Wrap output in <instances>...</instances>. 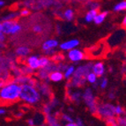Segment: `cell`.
<instances>
[{
  "instance_id": "484cf974",
  "label": "cell",
  "mask_w": 126,
  "mask_h": 126,
  "mask_svg": "<svg viewBox=\"0 0 126 126\" xmlns=\"http://www.w3.org/2000/svg\"><path fill=\"white\" fill-rule=\"evenodd\" d=\"M38 61H39V68H43L45 65H47L49 63V58L44 56V57H41L40 59H38Z\"/></svg>"
},
{
  "instance_id": "d4e9b609",
  "label": "cell",
  "mask_w": 126,
  "mask_h": 126,
  "mask_svg": "<svg viewBox=\"0 0 126 126\" xmlns=\"http://www.w3.org/2000/svg\"><path fill=\"white\" fill-rule=\"evenodd\" d=\"M125 8H126V2L125 0H124V1L118 3V4H116L114 6V11L115 12H122V11L125 10Z\"/></svg>"
},
{
  "instance_id": "836d02e7",
  "label": "cell",
  "mask_w": 126,
  "mask_h": 126,
  "mask_svg": "<svg viewBox=\"0 0 126 126\" xmlns=\"http://www.w3.org/2000/svg\"><path fill=\"white\" fill-rule=\"evenodd\" d=\"M5 34L3 33V31H2V24L0 23V42H4V41H5Z\"/></svg>"
},
{
  "instance_id": "9c48e42d",
  "label": "cell",
  "mask_w": 126,
  "mask_h": 126,
  "mask_svg": "<svg viewBox=\"0 0 126 126\" xmlns=\"http://www.w3.org/2000/svg\"><path fill=\"white\" fill-rule=\"evenodd\" d=\"M79 44V41L78 40H71L68 41V42H65L63 43H62L60 45V48L62 49H64V50H67V49H72L74 47L78 46Z\"/></svg>"
},
{
  "instance_id": "ba28073f",
  "label": "cell",
  "mask_w": 126,
  "mask_h": 126,
  "mask_svg": "<svg viewBox=\"0 0 126 126\" xmlns=\"http://www.w3.org/2000/svg\"><path fill=\"white\" fill-rule=\"evenodd\" d=\"M18 21L16 19H13V20H6L3 21L2 24V31L4 34H10L11 31L13 29V27H14V25L17 23Z\"/></svg>"
},
{
  "instance_id": "f1b7e54d",
  "label": "cell",
  "mask_w": 126,
  "mask_h": 126,
  "mask_svg": "<svg viewBox=\"0 0 126 126\" xmlns=\"http://www.w3.org/2000/svg\"><path fill=\"white\" fill-rule=\"evenodd\" d=\"M42 52H43V54H44L46 57H51L52 55H54L57 51L55 50V49H53V48H48V49H44V50H42Z\"/></svg>"
},
{
  "instance_id": "277c9868",
  "label": "cell",
  "mask_w": 126,
  "mask_h": 126,
  "mask_svg": "<svg viewBox=\"0 0 126 126\" xmlns=\"http://www.w3.org/2000/svg\"><path fill=\"white\" fill-rule=\"evenodd\" d=\"M116 111H115V106L109 103H102L99 102L97 106V110L93 116L101 120H104L107 117L115 116Z\"/></svg>"
},
{
  "instance_id": "7402d4cb",
  "label": "cell",
  "mask_w": 126,
  "mask_h": 126,
  "mask_svg": "<svg viewBox=\"0 0 126 126\" xmlns=\"http://www.w3.org/2000/svg\"><path fill=\"white\" fill-rule=\"evenodd\" d=\"M45 117H46V123L48 126H61L57 123V120L55 119L54 116H50V114L49 115H46Z\"/></svg>"
},
{
  "instance_id": "e575fe53",
  "label": "cell",
  "mask_w": 126,
  "mask_h": 126,
  "mask_svg": "<svg viewBox=\"0 0 126 126\" xmlns=\"http://www.w3.org/2000/svg\"><path fill=\"white\" fill-rule=\"evenodd\" d=\"M56 33H57L58 35H60V34H62V27L60 24H57V25H56Z\"/></svg>"
},
{
  "instance_id": "3957f363",
  "label": "cell",
  "mask_w": 126,
  "mask_h": 126,
  "mask_svg": "<svg viewBox=\"0 0 126 126\" xmlns=\"http://www.w3.org/2000/svg\"><path fill=\"white\" fill-rule=\"evenodd\" d=\"M20 86L21 91L19 94V98L21 100L27 101L29 104H34L40 101V94L38 93V91L35 88L27 84L20 85Z\"/></svg>"
},
{
  "instance_id": "f35d334b",
  "label": "cell",
  "mask_w": 126,
  "mask_h": 126,
  "mask_svg": "<svg viewBox=\"0 0 126 126\" xmlns=\"http://www.w3.org/2000/svg\"><path fill=\"white\" fill-rule=\"evenodd\" d=\"M122 25H123V29H125V27H126V17H124V19H123V22H122Z\"/></svg>"
},
{
  "instance_id": "d6a6232c",
  "label": "cell",
  "mask_w": 126,
  "mask_h": 126,
  "mask_svg": "<svg viewBox=\"0 0 126 126\" xmlns=\"http://www.w3.org/2000/svg\"><path fill=\"white\" fill-rule=\"evenodd\" d=\"M19 13V16H28V15H30V11L27 8H24Z\"/></svg>"
},
{
  "instance_id": "d590c367",
  "label": "cell",
  "mask_w": 126,
  "mask_h": 126,
  "mask_svg": "<svg viewBox=\"0 0 126 126\" xmlns=\"http://www.w3.org/2000/svg\"><path fill=\"white\" fill-rule=\"evenodd\" d=\"M107 84H108V79L107 78H104L102 79V81H101V88H105L106 86H107Z\"/></svg>"
},
{
  "instance_id": "4fadbf2b",
  "label": "cell",
  "mask_w": 126,
  "mask_h": 126,
  "mask_svg": "<svg viewBox=\"0 0 126 126\" xmlns=\"http://www.w3.org/2000/svg\"><path fill=\"white\" fill-rule=\"evenodd\" d=\"M32 49L29 48H27V47H24V46H21V47H19L15 49L14 53L16 55H18L19 57H26L27 55H28L29 53L32 52Z\"/></svg>"
},
{
  "instance_id": "5bb4252c",
  "label": "cell",
  "mask_w": 126,
  "mask_h": 126,
  "mask_svg": "<svg viewBox=\"0 0 126 126\" xmlns=\"http://www.w3.org/2000/svg\"><path fill=\"white\" fill-rule=\"evenodd\" d=\"M85 6L89 10H99L101 7V4L96 0H88L85 2Z\"/></svg>"
},
{
  "instance_id": "83f0119b",
  "label": "cell",
  "mask_w": 126,
  "mask_h": 126,
  "mask_svg": "<svg viewBox=\"0 0 126 126\" xmlns=\"http://www.w3.org/2000/svg\"><path fill=\"white\" fill-rule=\"evenodd\" d=\"M116 122L118 126H126V122L124 117L122 118L121 116H117V117H116Z\"/></svg>"
},
{
  "instance_id": "ee69618b",
  "label": "cell",
  "mask_w": 126,
  "mask_h": 126,
  "mask_svg": "<svg viewBox=\"0 0 126 126\" xmlns=\"http://www.w3.org/2000/svg\"><path fill=\"white\" fill-rule=\"evenodd\" d=\"M59 1H61V2H67V1H70V0H59Z\"/></svg>"
},
{
  "instance_id": "60d3db41",
  "label": "cell",
  "mask_w": 126,
  "mask_h": 126,
  "mask_svg": "<svg viewBox=\"0 0 126 126\" xmlns=\"http://www.w3.org/2000/svg\"><path fill=\"white\" fill-rule=\"evenodd\" d=\"M65 126H78V125H77V124H73V123H71V124H66Z\"/></svg>"
},
{
  "instance_id": "52a82bcc",
  "label": "cell",
  "mask_w": 126,
  "mask_h": 126,
  "mask_svg": "<svg viewBox=\"0 0 126 126\" xmlns=\"http://www.w3.org/2000/svg\"><path fill=\"white\" fill-rule=\"evenodd\" d=\"M68 57H69L71 61L77 62L82 60V59H85V54L79 49H73V50L70 51L69 54H68Z\"/></svg>"
},
{
  "instance_id": "44dd1931",
  "label": "cell",
  "mask_w": 126,
  "mask_h": 126,
  "mask_svg": "<svg viewBox=\"0 0 126 126\" xmlns=\"http://www.w3.org/2000/svg\"><path fill=\"white\" fill-rule=\"evenodd\" d=\"M20 72H21V75L23 76H33L34 75V70L31 69L30 67L27 66V65H22L20 68Z\"/></svg>"
},
{
  "instance_id": "7a4b0ae2",
  "label": "cell",
  "mask_w": 126,
  "mask_h": 126,
  "mask_svg": "<svg viewBox=\"0 0 126 126\" xmlns=\"http://www.w3.org/2000/svg\"><path fill=\"white\" fill-rule=\"evenodd\" d=\"M109 52V46L107 42L97 43L94 46L85 49V59L106 58Z\"/></svg>"
},
{
  "instance_id": "b9f144b4",
  "label": "cell",
  "mask_w": 126,
  "mask_h": 126,
  "mask_svg": "<svg viewBox=\"0 0 126 126\" xmlns=\"http://www.w3.org/2000/svg\"><path fill=\"white\" fill-rule=\"evenodd\" d=\"M4 4V1H3V0H0V6H3Z\"/></svg>"
},
{
  "instance_id": "8fae6325",
  "label": "cell",
  "mask_w": 126,
  "mask_h": 126,
  "mask_svg": "<svg viewBox=\"0 0 126 126\" xmlns=\"http://www.w3.org/2000/svg\"><path fill=\"white\" fill-rule=\"evenodd\" d=\"M49 58V61L53 62L55 63H58L63 62L65 60V56L63 55V53L62 52H56L54 55H52L51 57H48Z\"/></svg>"
},
{
  "instance_id": "30bf717a",
  "label": "cell",
  "mask_w": 126,
  "mask_h": 126,
  "mask_svg": "<svg viewBox=\"0 0 126 126\" xmlns=\"http://www.w3.org/2000/svg\"><path fill=\"white\" fill-rule=\"evenodd\" d=\"M27 66L30 67L31 69H38L39 68V61H38L37 57H30L27 58L26 64Z\"/></svg>"
},
{
  "instance_id": "4dcf8cb0",
  "label": "cell",
  "mask_w": 126,
  "mask_h": 126,
  "mask_svg": "<svg viewBox=\"0 0 126 126\" xmlns=\"http://www.w3.org/2000/svg\"><path fill=\"white\" fill-rule=\"evenodd\" d=\"M73 72H74V67L73 66H70V67H68L67 71H66V72H65V74L63 76H64L65 78H69L70 76L73 73Z\"/></svg>"
},
{
  "instance_id": "4316f807",
  "label": "cell",
  "mask_w": 126,
  "mask_h": 126,
  "mask_svg": "<svg viewBox=\"0 0 126 126\" xmlns=\"http://www.w3.org/2000/svg\"><path fill=\"white\" fill-rule=\"evenodd\" d=\"M51 109H52V108L49 106L48 103H43L42 106V112L44 114L45 116H46V115H49L51 112Z\"/></svg>"
},
{
  "instance_id": "f546056e",
  "label": "cell",
  "mask_w": 126,
  "mask_h": 126,
  "mask_svg": "<svg viewBox=\"0 0 126 126\" xmlns=\"http://www.w3.org/2000/svg\"><path fill=\"white\" fill-rule=\"evenodd\" d=\"M115 111H116V115H121V114H123L124 116L125 115V110L121 106H117L116 108H115Z\"/></svg>"
},
{
  "instance_id": "6da1fadb",
  "label": "cell",
  "mask_w": 126,
  "mask_h": 126,
  "mask_svg": "<svg viewBox=\"0 0 126 126\" xmlns=\"http://www.w3.org/2000/svg\"><path fill=\"white\" fill-rule=\"evenodd\" d=\"M20 85L18 86L15 83L3 86V88L0 90V107H7L18 102L20 100Z\"/></svg>"
},
{
  "instance_id": "74e56055",
  "label": "cell",
  "mask_w": 126,
  "mask_h": 126,
  "mask_svg": "<svg viewBox=\"0 0 126 126\" xmlns=\"http://www.w3.org/2000/svg\"><path fill=\"white\" fill-rule=\"evenodd\" d=\"M115 96H116V94H115V92H113V91H111V92L109 94V99H114L115 98Z\"/></svg>"
},
{
  "instance_id": "2e32d148",
  "label": "cell",
  "mask_w": 126,
  "mask_h": 126,
  "mask_svg": "<svg viewBox=\"0 0 126 126\" xmlns=\"http://www.w3.org/2000/svg\"><path fill=\"white\" fill-rule=\"evenodd\" d=\"M108 14H109V12H108V11L102 12V13H97V15L95 16L94 19L95 24H97V25H100V24L102 23L103 21H104V19H106V17H107Z\"/></svg>"
},
{
  "instance_id": "7bdbcfd3",
  "label": "cell",
  "mask_w": 126,
  "mask_h": 126,
  "mask_svg": "<svg viewBox=\"0 0 126 126\" xmlns=\"http://www.w3.org/2000/svg\"><path fill=\"white\" fill-rule=\"evenodd\" d=\"M5 113V110H4V109H0V115H3V114Z\"/></svg>"
},
{
  "instance_id": "8992f818",
  "label": "cell",
  "mask_w": 126,
  "mask_h": 126,
  "mask_svg": "<svg viewBox=\"0 0 126 126\" xmlns=\"http://www.w3.org/2000/svg\"><path fill=\"white\" fill-rule=\"evenodd\" d=\"M37 89L40 91L43 95L48 97L49 100L55 98V95H54V93H53V91H52V88H51V86H49L48 83H47V82H45V81L40 82V84H39V86H38Z\"/></svg>"
},
{
  "instance_id": "7c38bea8",
  "label": "cell",
  "mask_w": 126,
  "mask_h": 126,
  "mask_svg": "<svg viewBox=\"0 0 126 126\" xmlns=\"http://www.w3.org/2000/svg\"><path fill=\"white\" fill-rule=\"evenodd\" d=\"M94 71V74L96 77L98 78H101V76L104 73V66H103L102 63H95L94 66H93V70Z\"/></svg>"
},
{
  "instance_id": "5b68a950",
  "label": "cell",
  "mask_w": 126,
  "mask_h": 126,
  "mask_svg": "<svg viewBox=\"0 0 126 126\" xmlns=\"http://www.w3.org/2000/svg\"><path fill=\"white\" fill-rule=\"evenodd\" d=\"M83 99H84L86 106L88 107L89 110L94 115L97 110V106H98L99 102H101V101H99L98 98H94V96L93 94L92 89L89 88V87L86 89V92L83 94Z\"/></svg>"
},
{
  "instance_id": "1f68e13d",
  "label": "cell",
  "mask_w": 126,
  "mask_h": 126,
  "mask_svg": "<svg viewBox=\"0 0 126 126\" xmlns=\"http://www.w3.org/2000/svg\"><path fill=\"white\" fill-rule=\"evenodd\" d=\"M87 79H88V81L91 82V83H94V82L96 81V76L94 73H89L88 75H87Z\"/></svg>"
},
{
  "instance_id": "8d00e7d4",
  "label": "cell",
  "mask_w": 126,
  "mask_h": 126,
  "mask_svg": "<svg viewBox=\"0 0 126 126\" xmlns=\"http://www.w3.org/2000/svg\"><path fill=\"white\" fill-rule=\"evenodd\" d=\"M6 48H7V46H6V44H5V43H4V42H0V50H1V49H5Z\"/></svg>"
},
{
  "instance_id": "e0dca14e",
  "label": "cell",
  "mask_w": 126,
  "mask_h": 126,
  "mask_svg": "<svg viewBox=\"0 0 126 126\" xmlns=\"http://www.w3.org/2000/svg\"><path fill=\"white\" fill-rule=\"evenodd\" d=\"M63 77H64L63 74L60 72H51V73L48 74V79L55 82L61 81V80L63 79Z\"/></svg>"
},
{
  "instance_id": "cb8c5ba5",
  "label": "cell",
  "mask_w": 126,
  "mask_h": 126,
  "mask_svg": "<svg viewBox=\"0 0 126 126\" xmlns=\"http://www.w3.org/2000/svg\"><path fill=\"white\" fill-rule=\"evenodd\" d=\"M18 17H19V13H13L2 17L1 18V21L3 22V21H6V20H13V19H16Z\"/></svg>"
},
{
  "instance_id": "ffe728a7",
  "label": "cell",
  "mask_w": 126,
  "mask_h": 126,
  "mask_svg": "<svg viewBox=\"0 0 126 126\" xmlns=\"http://www.w3.org/2000/svg\"><path fill=\"white\" fill-rule=\"evenodd\" d=\"M98 13V11L97 10H89L87 13H86V16H85V20L86 22H92L94 20V19L95 18V16Z\"/></svg>"
},
{
  "instance_id": "ac0fdd59",
  "label": "cell",
  "mask_w": 126,
  "mask_h": 126,
  "mask_svg": "<svg viewBox=\"0 0 126 126\" xmlns=\"http://www.w3.org/2000/svg\"><path fill=\"white\" fill-rule=\"evenodd\" d=\"M58 45V42L57 40H54V39H51V40H48L47 42H43L42 44V49H48V48H53L55 47H57Z\"/></svg>"
},
{
  "instance_id": "603a6c76",
  "label": "cell",
  "mask_w": 126,
  "mask_h": 126,
  "mask_svg": "<svg viewBox=\"0 0 126 126\" xmlns=\"http://www.w3.org/2000/svg\"><path fill=\"white\" fill-rule=\"evenodd\" d=\"M45 30H46L45 29V27H43L41 24H34L32 27V31L34 32V34H43L45 32Z\"/></svg>"
},
{
  "instance_id": "d6986e66",
  "label": "cell",
  "mask_w": 126,
  "mask_h": 126,
  "mask_svg": "<svg viewBox=\"0 0 126 126\" xmlns=\"http://www.w3.org/2000/svg\"><path fill=\"white\" fill-rule=\"evenodd\" d=\"M43 69L48 72V74L51 73V72H58V69H57V63H53V62L49 61V63H48L47 65H45Z\"/></svg>"
},
{
  "instance_id": "9a60e30c",
  "label": "cell",
  "mask_w": 126,
  "mask_h": 126,
  "mask_svg": "<svg viewBox=\"0 0 126 126\" xmlns=\"http://www.w3.org/2000/svg\"><path fill=\"white\" fill-rule=\"evenodd\" d=\"M74 16H75V13L72 9L68 8L63 11V20L72 21L74 19Z\"/></svg>"
},
{
  "instance_id": "ab89813d",
  "label": "cell",
  "mask_w": 126,
  "mask_h": 126,
  "mask_svg": "<svg viewBox=\"0 0 126 126\" xmlns=\"http://www.w3.org/2000/svg\"><path fill=\"white\" fill-rule=\"evenodd\" d=\"M4 86H5V84H4V81H0V88H2Z\"/></svg>"
}]
</instances>
